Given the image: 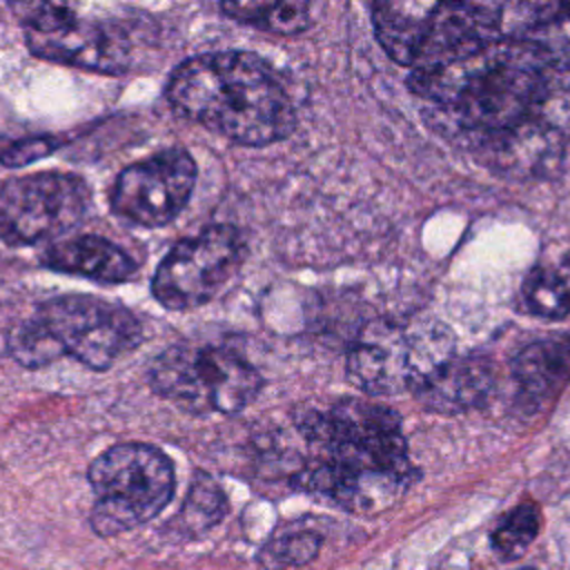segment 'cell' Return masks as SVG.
<instances>
[{"mask_svg":"<svg viewBox=\"0 0 570 570\" xmlns=\"http://www.w3.org/2000/svg\"><path fill=\"white\" fill-rule=\"evenodd\" d=\"M309 459L292 485L354 514L392 508L416 479L399 416L379 403L343 399L298 423Z\"/></svg>","mask_w":570,"mask_h":570,"instance_id":"obj_1","label":"cell"},{"mask_svg":"<svg viewBox=\"0 0 570 570\" xmlns=\"http://www.w3.org/2000/svg\"><path fill=\"white\" fill-rule=\"evenodd\" d=\"M552 58L530 38H501L463 60L412 69L407 85L468 138L534 116Z\"/></svg>","mask_w":570,"mask_h":570,"instance_id":"obj_2","label":"cell"},{"mask_svg":"<svg viewBox=\"0 0 570 570\" xmlns=\"http://www.w3.org/2000/svg\"><path fill=\"white\" fill-rule=\"evenodd\" d=\"M167 100L183 118L247 147L283 140L296 127L287 89L249 51H212L180 62Z\"/></svg>","mask_w":570,"mask_h":570,"instance_id":"obj_3","label":"cell"},{"mask_svg":"<svg viewBox=\"0 0 570 570\" xmlns=\"http://www.w3.org/2000/svg\"><path fill=\"white\" fill-rule=\"evenodd\" d=\"M140 341V321L127 307L89 294H67L45 301L11 327L7 347L27 370L71 356L100 372L136 350Z\"/></svg>","mask_w":570,"mask_h":570,"instance_id":"obj_4","label":"cell"},{"mask_svg":"<svg viewBox=\"0 0 570 570\" xmlns=\"http://www.w3.org/2000/svg\"><path fill=\"white\" fill-rule=\"evenodd\" d=\"M452 358L454 334L439 318H376L352 341L347 376L370 394H416Z\"/></svg>","mask_w":570,"mask_h":570,"instance_id":"obj_5","label":"cell"},{"mask_svg":"<svg viewBox=\"0 0 570 570\" xmlns=\"http://www.w3.org/2000/svg\"><path fill=\"white\" fill-rule=\"evenodd\" d=\"M94 492L89 525L111 539L156 519L174 499L171 459L149 443H118L100 452L87 468Z\"/></svg>","mask_w":570,"mask_h":570,"instance_id":"obj_6","label":"cell"},{"mask_svg":"<svg viewBox=\"0 0 570 570\" xmlns=\"http://www.w3.org/2000/svg\"><path fill=\"white\" fill-rule=\"evenodd\" d=\"M151 390L194 414H238L263 387L258 370L232 350L171 345L149 365Z\"/></svg>","mask_w":570,"mask_h":570,"instance_id":"obj_7","label":"cell"},{"mask_svg":"<svg viewBox=\"0 0 570 570\" xmlns=\"http://www.w3.org/2000/svg\"><path fill=\"white\" fill-rule=\"evenodd\" d=\"M89 209L82 178L62 171L20 176L0 189V238L11 247L56 240Z\"/></svg>","mask_w":570,"mask_h":570,"instance_id":"obj_8","label":"cell"},{"mask_svg":"<svg viewBox=\"0 0 570 570\" xmlns=\"http://www.w3.org/2000/svg\"><path fill=\"white\" fill-rule=\"evenodd\" d=\"M245 243L234 225H212L180 240L151 278L154 298L167 309L209 303L240 267Z\"/></svg>","mask_w":570,"mask_h":570,"instance_id":"obj_9","label":"cell"},{"mask_svg":"<svg viewBox=\"0 0 570 570\" xmlns=\"http://www.w3.org/2000/svg\"><path fill=\"white\" fill-rule=\"evenodd\" d=\"M29 49L51 62L100 73H122L129 67L127 36L102 22H87L62 4H24L20 13Z\"/></svg>","mask_w":570,"mask_h":570,"instance_id":"obj_10","label":"cell"},{"mask_svg":"<svg viewBox=\"0 0 570 570\" xmlns=\"http://www.w3.org/2000/svg\"><path fill=\"white\" fill-rule=\"evenodd\" d=\"M196 176L198 169L187 149H163L118 174L109 196V207L127 223L163 227L189 203Z\"/></svg>","mask_w":570,"mask_h":570,"instance_id":"obj_11","label":"cell"},{"mask_svg":"<svg viewBox=\"0 0 570 570\" xmlns=\"http://www.w3.org/2000/svg\"><path fill=\"white\" fill-rule=\"evenodd\" d=\"M501 38V4L439 2L434 4L421 56L412 69H434L463 60Z\"/></svg>","mask_w":570,"mask_h":570,"instance_id":"obj_12","label":"cell"},{"mask_svg":"<svg viewBox=\"0 0 570 570\" xmlns=\"http://www.w3.org/2000/svg\"><path fill=\"white\" fill-rule=\"evenodd\" d=\"M563 134L530 116L517 125L470 136L479 158L512 178L550 176L563 156Z\"/></svg>","mask_w":570,"mask_h":570,"instance_id":"obj_13","label":"cell"},{"mask_svg":"<svg viewBox=\"0 0 570 570\" xmlns=\"http://www.w3.org/2000/svg\"><path fill=\"white\" fill-rule=\"evenodd\" d=\"M497 383L494 363L481 354L454 356L414 396L430 412L456 414L483 405Z\"/></svg>","mask_w":570,"mask_h":570,"instance_id":"obj_14","label":"cell"},{"mask_svg":"<svg viewBox=\"0 0 570 570\" xmlns=\"http://www.w3.org/2000/svg\"><path fill=\"white\" fill-rule=\"evenodd\" d=\"M40 261L49 269L111 285L125 283L136 274V263L127 252L94 234H80L51 243Z\"/></svg>","mask_w":570,"mask_h":570,"instance_id":"obj_15","label":"cell"},{"mask_svg":"<svg viewBox=\"0 0 570 570\" xmlns=\"http://www.w3.org/2000/svg\"><path fill=\"white\" fill-rule=\"evenodd\" d=\"M512 379L530 407L548 403L570 379V336L525 345L512 361Z\"/></svg>","mask_w":570,"mask_h":570,"instance_id":"obj_16","label":"cell"},{"mask_svg":"<svg viewBox=\"0 0 570 570\" xmlns=\"http://www.w3.org/2000/svg\"><path fill=\"white\" fill-rule=\"evenodd\" d=\"M432 11L434 4L428 2L372 4V27L376 40L392 60L407 67L416 65Z\"/></svg>","mask_w":570,"mask_h":570,"instance_id":"obj_17","label":"cell"},{"mask_svg":"<svg viewBox=\"0 0 570 570\" xmlns=\"http://www.w3.org/2000/svg\"><path fill=\"white\" fill-rule=\"evenodd\" d=\"M227 514L223 488L205 472H196L180 510L165 521L163 534L174 543H189L214 530Z\"/></svg>","mask_w":570,"mask_h":570,"instance_id":"obj_18","label":"cell"},{"mask_svg":"<svg viewBox=\"0 0 570 570\" xmlns=\"http://www.w3.org/2000/svg\"><path fill=\"white\" fill-rule=\"evenodd\" d=\"M525 307L546 318L570 314V252L561 258L537 267L523 285Z\"/></svg>","mask_w":570,"mask_h":570,"instance_id":"obj_19","label":"cell"},{"mask_svg":"<svg viewBox=\"0 0 570 570\" xmlns=\"http://www.w3.org/2000/svg\"><path fill=\"white\" fill-rule=\"evenodd\" d=\"M220 11L232 20L278 36H296L312 24L307 2H225Z\"/></svg>","mask_w":570,"mask_h":570,"instance_id":"obj_20","label":"cell"},{"mask_svg":"<svg viewBox=\"0 0 570 570\" xmlns=\"http://www.w3.org/2000/svg\"><path fill=\"white\" fill-rule=\"evenodd\" d=\"M323 546V537L312 528L274 530L256 552L261 570H289L312 563Z\"/></svg>","mask_w":570,"mask_h":570,"instance_id":"obj_21","label":"cell"},{"mask_svg":"<svg viewBox=\"0 0 570 570\" xmlns=\"http://www.w3.org/2000/svg\"><path fill=\"white\" fill-rule=\"evenodd\" d=\"M541 530V512L534 503H521L505 512L492 534L490 543L503 559H519L530 543L539 537Z\"/></svg>","mask_w":570,"mask_h":570,"instance_id":"obj_22","label":"cell"},{"mask_svg":"<svg viewBox=\"0 0 570 570\" xmlns=\"http://www.w3.org/2000/svg\"><path fill=\"white\" fill-rule=\"evenodd\" d=\"M53 149H56V142H53V140H47V138L20 140V142H16L13 147H9V149L0 156V163L7 165V167H20V165L33 163L36 158L49 156Z\"/></svg>","mask_w":570,"mask_h":570,"instance_id":"obj_23","label":"cell"},{"mask_svg":"<svg viewBox=\"0 0 570 570\" xmlns=\"http://www.w3.org/2000/svg\"><path fill=\"white\" fill-rule=\"evenodd\" d=\"M521 570H534V568H521Z\"/></svg>","mask_w":570,"mask_h":570,"instance_id":"obj_24","label":"cell"}]
</instances>
